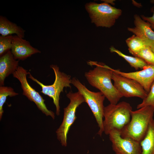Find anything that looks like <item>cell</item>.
Here are the masks:
<instances>
[{"instance_id": "cell-1", "label": "cell", "mask_w": 154, "mask_h": 154, "mask_svg": "<svg viewBox=\"0 0 154 154\" xmlns=\"http://www.w3.org/2000/svg\"><path fill=\"white\" fill-rule=\"evenodd\" d=\"M90 65H95L93 70L85 73V76L89 84L98 89L110 104L118 103L123 97L112 84L111 80L113 69L102 62L90 61Z\"/></svg>"}, {"instance_id": "cell-2", "label": "cell", "mask_w": 154, "mask_h": 154, "mask_svg": "<svg viewBox=\"0 0 154 154\" xmlns=\"http://www.w3.org/2000/svg\"><path fill=\"white\" fill-rule=\"evenodd\" d=\"M154 112L149 106L132 111L128 123L120 132L123 138H129L139 143L143 139L153 119Z\"/></svg>"}, {"instance_id": "cell-3", "label": "cell", "mask_w": 154, "mask_h": 154, "mask_svg": "<svg viewBox=\"0 0 154 154\" xmlns=\"http://www.w3.org/2000/svg\"><path fill=\"white\" fill-rule=\"evenodd\" d=\"M132 111L130 104L124 101L116 104H110L105 107L104 132L107 135L113 130L120 132L130 121Z\"/></svg>"}, {"instance_id": "cell-4", "label": "cell", "mask_w": 154, "mask_h": 154, "mask_svg": "<svg viewBox=\"0 0 154 154\" xmlns=\"http://www.w3.org/2000/svg\"><path fill=\"white\" fill-rule=\"evenodd\" d=\"M71 84L83 96L96 119L99 127L98 134L101 136L104 132L103 118L104 107V102L106 98L100 92H95L88 90L79 80L74 77Z\"/></svg>"}, {"instance_id": "cell-5", "label": "cell", "mask_w": 154, "mask_h": 154, "mask_svg": "<svg viewBox=\"0 0 154 154\" xmlns=\"http://www.w3.org/2000/svg\"><path fill=\"white\" fill-rule=\"evenodd\" d=\"M50 67L53 70L55 76L54 83L49 85H46L34 78L30 73L28 78L36 82L41 87L40 92L47 95L53 100L56 108V114L58 116L60 114L59 100L60 94L63 92L64 87L71 88L72 79L71 76L60 71L56 65H51Z\"/></svg>"}, {"instance_id": "cell-6", "label": "cell", "mask_w": 154, "mask_h": 154, "mask_svg": "<svg viewBox=\"0 0 154 154\" xmlns=\"http://www.w3.org/2000/svg\"><path fill=\"white\" fill-rule=\"evenodd\" d=\"M86 9L89 14L92 22L97 27H111L122 13L121 10L106 3L99 4L90 2L86 4Z\"/></svg>"}, {"instance_id": "cell-7", "label": "cell", "mask_w": 154, "mask_h": 154, "mask_svg": "<svg viewBox=\"0 0 154 154\" xmlns=\"http://www.w3.org/2000/svg\"><path fill=\"white\" fill-rule=\"evenodd\" d=\"M66 96L70 102L64 108L62 121L56 131L57 139L62 145L64 147L67 145V136L69 130L77 118L76 110L80 104L85 102L83 96L78 91L74 93L69 92Z\"/></svg>"}, {"instance_id": "cell-8", "label": "cell", "mask_w": 154, "mask_h": 154, "mask_svg": "<svg viewBox=\"0 0 154 154\" xmlns=\"http://www.w3.org/2000/svg\"><path fill=\"white\" fill-rule=\"evenodd\" d=\"M30 73L22 67L19 66L16 70L12 74L13 77L17 79L21 84L23 90V94L30 101L36 104L38 108L46 116H50L53 119L55 118L54 113L48 110L44 103L45 100L42 97L32 88L28 83L27 76Z\"/></svg>"}, {"instance_id": "cell-9", "label": "cell", "mask_w": 154, "mask_h": 154, "mask_svg": "<svg viewBox=\"0 0 154 154\" xmlns=\"http://www.w3.org/2000/svg\"><path fill=\"white\" fill-rule=\"evenodd\" d=\"M112 79L114 82V86L122 97H137L143 100L147 94V93L138 82L122 76L113 70Z\"/></svg>"}, {"instance_id": "cell-10", "label": "cell", "mask_w": 154, "mask_h": 154, "mask_svg": "<svg viewBox=\"0 0 154 154\" xmlns=\"http://www.w3.org/2000/svg\"><path fill=\"white\" fill-rule=\"evenodd\" d=\"M112 149L116 154H141L140 143L129 138H123L120 132L111 131L109 134Z\"/></svg>"}, {"instance_id": "cell-11", "label": "cell", "mask_w": 154, "mask_h": 154, "mask_svg": "<svg viewBox=\"0 0 154 154\" xmlns=\"http://www.w3.org/2000/svg\"><path fill=\"white\" fill-rule=\"evenodd\" d=\"M113 70L122 76L135 80L147 93L154 81V65H147L141 70L134 72H125L113 69Z\"/></svg>"}, {"instance_id": "cell-12", "label": "cell", "mask_w": 154, "mask_h": 154, "mask_svg": "<svg viewBox=\"0 0 154 154\" xmlns=\"http://www.w3.org/2000/svg\"><path fill=\"white\" fill-rule=\"evenodd\" d=\"M11 52L16 59L23 60L32 55L41 52L32 46L30 42L17 35L13 36Z\"/></svg>"}, {"instance_id": "cell-13", "label": "cell", "mask_w": 154, "mask_h": 154, "mask_svg": "<svg viewBox=\"0 0 154 154\" xmlns=\"http://www.w3.org/2000/svg\"><path fill=\"white\" fill-rule=\"evenodd\" d=\"M134 27L127 28L128 30L142 39L149 46L154 42V32L148 22L145 21L137 15H134Z\"/></svg>"}, {"instance_id": "cell-14", "label": "cell", "mask_w": 154, "mask_h": 154, "mask_svg": "<svg viewBox=\"0 0 154 154\" xmlns=\"http://www.w3.org/2000/svg\"><path fill=\"white\" fill-rule=\"evenodd\" d=\"M19 61L14 57L11 51H8L0 57V86H3L5 78L17 69Z\"/></svg>"}, {"instance_id": "cell-15", "label": "cell", "mask_w": 154, "mask_h": 154, "mask_svg": "<svg viewBox=\"0 0 154 154\" xmlns=\"http://www.w3.org/2000/svg\"><path fill=\"white\" fill-rule=\"evenodd\" d=\"M25 31L17 24L9 21L6 17L0 16V34L6 36L15 34L19 37L24 38Z\"/></svg>"}, {"instance_id": "cell-16", "label": "cell", "mask_w": 154, "mask_h": 154, "mask_svg": "<svg viewBox=\"0 0 154 154\" xmlns=\"http://www.w3.org/2000/svg\"><path fill=\"white\" fill-rule=\"evenodd\" d=\"M141 154H154V119L150 123L147 133L140 143Z\"/></svg>"}, {"instance_id": "cell-17", "label": "cell", "mask_w": 154, "mask_h": 154, "mask_svg": "<svg viewBox=\"0 0 154 154\" xmlns=\"http://www.w3.org/2000/svg\"><path fill=\"white\" fill-rule=\"evenodd\" d=\"M112 52H115L123 58L128 63L130 66L137 70L139 68L142 69L148 64L142 59L137 57H133L126 55L113 46L110 48Z\"/></svg>"}, {"instance_id": "cell-18", "label": "cell", "mask_w": 154, "mask_h": 154, "mask_svg": "<svg viewBox=\"0 0 154 154\" xmlns=\"http://www.w3.org/2000/svg\"><path fill=\"white\" fill-rule=\"evenodd\" d=\"M125 41L129 52L135 56L147 46L142 39L135 35L127 38Z\"/></svg>"}, {"instance_id": "cell-19", "label": "cell", "mask_w": 154, "mask_h": 154, "mask_svg": "<svg viewBox=\"0 0 154 154\" xmlns=\"http://www.w3.org/2000/svg\"><path fill=\"white\" fill-rule=\"evenodd\" d=\"M19 94L15 92L13 88L7 86H0V119H1L3 113V106L5 102L7 97L14 96Z\"/></svg>"}, {"instance_id": "cell-20", "label": "cell", "mask_w": 154, "mask_h": 154, "mask_svg": "<svg viewBox=\"0 0 154 154\" xmlns=\"http://www.w3.org/2000/svg\"><path fill=\"white\" fill-rule=\"evenodd\" d=\"M135 57L142 59L148 65H154V53L148 46L142 50Z\"/></svg>"}, {"instance_id": "cell-21", "label": "cell", "mask_w": 154, "mask_h": 154, "mask_svg": "<svg viewBox=\"0 0 154 154\" xmlns=\"http://www.w3.org/2000/svg\"><path fill=\"white\" fill-rule=\"evenodd\" d=\"M13 37L12 35L0 36V56L11 49Z\"/></svg>"}, {"instance_id": "cell-22", "label": "cell", "mask_w": 154, "mask_h": 154, "mask_svg": "<svg viewBox=\"0 0 154 154\" xmlns=\"http://www.w3.org/2000/svg\"><path fill=\"white\" fill-rule=\"evenodd\" d=\"M145 106L150 107L154 112V81L147 96L141 103L137 105V108L139 109Z\"/></svg>"}, {"instance_id": "cell-23", "label": "cell", "mask_w": 154, "mask_h": 154, "mask_svg": "<svg viewBox=\"0 0 154 154\" xmlns=\"http://www.w3.org/2000/svg\"><path fill=\"white\" fill-rule=\"evenodd\" d=\"M141 17L143 20L150 23L152 29H154V12H153V15L151 17H145L143 15H141Z\"/></svg>"}, {"instance_id": "cell-24", "label": "cell", "mask_w": 154, "mask_h": 154, "mask_svg": "<svg viewBox=\"0 0 154 154\" xmlns=\"http://www.w3.org/2000/svg\"><path fill=\"white\" fill-rule=\"evenodd\" d=\"M149 46L150 47L151 50L154 53V42L151 44L149 45Z\"/></svg>"}, {"instance_id": "cell-25", "label": "cell", "mask_w": 154, "mask_h": 154, "mask_svg": "<svg viewBox=\"0 0 154 154\" xmlns=\"http://www.w3.org/2000/svg\"><path fill=\"white\" fill-rule=\"evenodd\" d=\"M151 2L152 3H154V0H152V1H151Z\"/></svg>"}]
</instances>
